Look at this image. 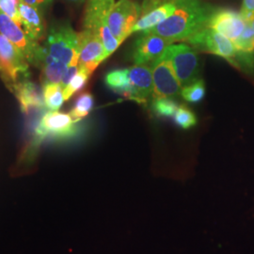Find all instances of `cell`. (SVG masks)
I'll use <instances>...</instances> for the list:
<instances>
[{"instance_id":"obj_31","label":"cell","mask_w":254,"mask_h":254,"mask_svg":"<svg viewBox=\"0 0 254 254\" xmlns=\"http://www.w3.org/2000/svg\"><path fill=\"white\" fill-rule=\"evenodd\" d=\"M247 24L250 26V27H252L253 29L254 30V15L252 17V18L250 19L248 22H247Z\"/></svg>"},{"instance_id":"obj_30","label":"cell","mask_w":254,"mask_h":254,"mask_svg":"<svg viewBox=\"0 0 254 254\" xmlns=\"http://www.w3.org/2000/svg\"><path fill=\"white\" fill-rule=\"evenodd\" d=\"M68 2H71L73 4H83V3H86L87 0H66Z\"/></svg>"},{"instance_id":"obj_16","label":"cell","mask_w":254,"mask_h":254,"mask_svg":"<svg viewBox=\"0 0 254 254\" xmlns=\"http://www.w3.org/2000/svg\"><path fill=\"white\" fill-rule=\"evenodd\" d=\"M11 91L15 94L21 105L22 111L27 113L31 109H42L45 106L44 92L39 87L27 79L19 82Z\"/></svg>"},{"instance_id":"obj_22","label":"cell","mask_w":254,"mask_h":254,"mask_svg":"<svg viewBox=\"0 0 254 254\" xmlns=\"http://www.w3.org/2000/svg\"><path fill=\"white\" fill-rule=\"evenodd\" d=\"M179 107L180 106L175 101L168 97L154 98L152 103L153 111L158 117H162V118L174 117Z\"/></svg>"},{"instance_id":"obj_24","label":"cell","mask_w":254,"mask_h":254,"mask_svg":"<svg viewBox=\"0 0 254 254\" xmlns=\"http://www.w3.org/2000/svg\"><path fill=\"white\" fill-rule=\"evenodd\" d=\"M91 73H88L86 70L79 69L78 72L72 78L70 83L64 89V101H68L75 92L81 90L89 80Z\"/></svg>"},{"instance_id":"obj_21","label":"cell","mask_w":254,"mask_h":254,"mask_svg":"<svg viewBox=\"0 0 254 254\" xmlns=\"http://www.w3.org/2000/svg\"><path fill=\"white\" fill-rule=\"evenodd\" d=\"M93 105H94L93 96L89 92H84L78 96L73 109L70 111L69 114L74 121L79 122L91 112V109L93 108Z\"/></svg>"},{"instance_id":"obj_18","label":"cell","mask_w":254,"mask_h":254,"mask_svg":"<svg viewBox=\"0 0 254 254\" xmlns=\"http://www.w3.org/2000/svg\"><path fill=\"white\" fill-rule=\"evenodd\" d=\"M106 84L112 91L126 96L128 99L134 100L135 93L129 77L128 68L109 72L106 75Z\"/></svg>"},{"instance_id":"obj_9","label":"cell","mask_w":254,"mask_h":254,"mask_svg":"<svg viewBox=\"0 0 254 254\" xmlns=\"http://www.w3.org/2000/svg\"><path fill=\"white\" fill-rule=\"evenodd\" d=\"M196 51L216 55L236 65L237 50L234 43L215 30L206 27L187 41Z\"/></svg>"},{"instance_id":"obj_14","label":"cell","mask_w":254,"mask_h":254,"mask_svg":"<svg viewBox=\"0 0 254 254\" xmlns=\"http://www.w3.org/2000/svg\"><path fill=\"white\" fill-rule=\"evenodd\" d=\"M128 73L135 93L134 101L145 103L154 90L151 67L148 64L134 65L128 68Z\"/></svg>"},{"instance_id":"obj_3","label":"cell","mask_w":254,"mask_h":254,"mask_svg":"<svg viewBox=\"0 0 254 254\" xmlns=\"http://www.w3.org/2000/svg\"><path fill=\"white\" fill-rule=\"evenodd\" d=\"M114 4L115 0H87L83 21L84 29L100 34L107 59L121 46L108 26L109 13Z\"/></svg>"},{"instance_id":"obj_2","label":"cell","mask_w":254,"mask_h":254,"mask_svg":"<svg viewBox=\"0 0 254 254\" xmlns=\"http://www.w3.org/2000/svg\"><path fill=\"white\" fill-rule=\"evenodd\" d=\"M68 113L59 111H48L41 119L35 130L34 136L27 148L28 158L34 156L41 143L46 138L66 139L76 135L78 126Z\"/></svg>"},{"instance_id":"obj_17","label":"cell","mask_w":254,"mask_h":254,"mask_svg":"<svg viewBox=\"0 0 254 254\" xmlns=\"http://www.w3.org/2000/svg\"><path fill=\"white\" fill-rule=\"evenodd\" d=\"M175 10L174 0L163 3L156 8L148 11L144 15L137 20L135 27L132 29V34L136 32H142L157 25L161 24L166 19L169 18Z\"/></svg>"},{"instance_id":"obj_13","label":"cell","mask_w":254,"mask_h":254,"mask_svg":"<svg viewBox=\"0 0 254 254\" xmlns=\"http://www.w3.org/2000/svg\"><path fill=\"white\" fill-rule=\"evenodd\" d=\"M247 22L240 12L234 9H217L209 21L208 27L231 40L233 43L243 33Z\"/></svg>"},{"instance_id":"obj_29","label":"cell","mask_w":254,"mask_h":254,"mask_svg":"<svg viewBox=\"0 0 254 254\" xmlns=\"http://www.w3.org/2000/svg\"><path fill=\"white\" fill-rule=\"evenodd\" d=\"M240 13L246 22L252 18L254 15V0H243Z\"/></svg>"},{"instance_id":"obj_25","label":"cell","mask_w":254,"mask_h":254,"mask_svg":"<svg viewBox=\"0 0 254 254\" xmlns=\"http://www.w3.org/2000/svg\"><path fill=\"white\" fill-rule=\"evenodd\" d=\"M174 122L183 129H190L197 125L196 115L185 106H180L174 115Z\"/></svg>"},{"instance_id":"obj_27","label":"cell","mask_w":254,"mask_h":254,"mask_svg":"<svg viewBox=\"0 0 254 254\" xmlns=\"http://www.w3.org/2000/svg\"><path fill=\"white\" fill-rule=\"evenodd\" d=\"M78 70H79L78 64H72V65L68 66V69L64 73L63 80L61 82V87L63 88V90L70 83L73 76L78 72Z\"/></svg>"},{"instance_id":"obj_20","label":"cell","mask_w":254,"mask_h":254,"mask_svg":"<svg viewBox=\"0 0 254 254\" xmlns=\"http://www.w3.org/2000/svg\"><path fill=\"white\" fill-rule=\"evenodd\" d=\"M45 106L49 111H59L64 104V90L60 84H51L43 88Z\"/></svg>"},{"instance_id":"obj_6","label":"cell","mask_w":254,"mask_h":254,"mask_svg":"<svg viewBox=\"0 0 254 254\" xmlns=\"http://www.w3.org/2000/svg\"><path fill=\"white\" fill-rule=\"evenodd\" d=\"M0 34L6 37L19 51L26 57L27 62L41 68L46 59V49L38 42L31 40L12 19L0 10Z\"/></svg>"},{"instance_id":"obj_15","label":"cell","mask_w":254,"mask_h":254,"mask_svg":"<svg viewBox=\"0 0 254 254\" xmlns=\"http://www.w3.org/2000/svg\"><path fill=\"white\" fill-rule=\"evenodd\" d=\"M19 12L22 20V26L25 33L31 40L40 42L45 36V23L43 18V13L32 6L20 0L19 2Z\"/></svg>"},{"instance_id":"obj_1","label":"cell","mask_w":254,"mask_h":254,"mask_svg":"<svg viewBox=\"0 0 254 254\" xmlns=\"http://www.w3.org/2000/svg\"><path fill=\"white\" fill-rule=\"evenodd\" d=\"M175 10L161 24L145 32L163 37L172 44L187 42L190 38L208 27L209 21L217 10L201 0H174Z\"/></svg>"},{"instance_id":"obj_7","label":"cell","mask_w":254,"mask_h":254,"mask_svg":"<svg viewBox=\"0 0 254 254\" xmlns=\"http://www.w3.org/2000/svg\"><path fill=\"white\" fill-rule=\"evenodd\" d=\"M29 63L9 40L0 34V76L7 87L12 88L29 75Z\"/></svg>"},{"instance_id":"obj_4","label":"cell","mask_w":254,"mask_h":254,"mask_svg":"<svg viewBox=\"0 0 254 254\" xmlns=\"http://www.w3.org/2000/svg\"><path fill=\"white\" fill-rule=\"evenodd\" d=\"M44 47L46 53L56 61L68 66L78 64L79 34L68 23L52 27Z\"/></svg>"},{"instance_id":"obj_26","label":"cell","mask_w":254,"mask_h":254,"mask_svg":"<svg viewBox=\"0 0 254 254\" xmlns=\"http://www.w3.org/2000/svg\"><path fill=\"white\" fill-rule=\"evenodd\" d=\"M20 0H0V10L22 27V20L19 12Z\"/></svg>"},{"instance_id":"obj_28","label":"cell","mask_w":254,"mask_h":254,"mask_svg":"<svg viewBox=\"0 0 254 254\" xmlns=\"http://www.w3.org/2000/svg\"><path fill=\"white\" fill-rule=\"evenodd\" d=\"M22 1L27 3V5L32 6L35 9H39L44 14L45 10L52 5L54 0H22Z\"/></svg>"},{"instance_id":"obj_10","label":"cell","mask_w":254,"mask_h":254,"mask_svg":"<svg viewBox=\"0 0 254 254\" xmlns=\"http://www.w3.org/2000/svg\"><path fill=\"white\" fill-rule=\"evenodd\" d=\"M150 67L153 74L154 98H173L181 94V84L174 73L172 65L162 55L152 62Z\"/></svg>"},{"instance_id":"obj_19","label":"cell","mask_w":254,"mask_h":254,"mask_svg":"<svg viewBox=\"0 0 254 254\" xmlns=\"http://www.w3.org/2000/svg\"><path fill=\"white\" fill-rule=\"evenodd\" d=\"M42 76L41 81L43 88L51 84H60L63 80L64 73L68 69V65L56 61L49 55H46L44 64L41 67Z\"/></svg>"},{"instance_id":"obj_11","label":"cell","mask_w":254,"mask_h":254,"mask_svg":"<svg viewBox=\"0 0 254 254\" xmlns=\"http://www.w3.org/2000/svg\"><path fill=\"white\" fill-rule=\"evenodd\" d=\"M79 34V60L78 68L92 73L104 62L106 52L99 33L89 29H83Z\"/></svg>"},{"instance_id":"obj_5","label":"cell","mask_w":254,"mask_h":254,"mask_svg":"<svg viewBox=\"0 0 254 254\" xmlns=\"http://www.w3.org/2000/svg\"><path fill=\"white\" fill-rule=\"evenodd\" d=\"M172 65L182 88L200 80V61L197 51L188 44H172L162 54Z\"/></svg>"},{"instance_id":"obj_23","label":"cell","mask_w":254,"mask_h":254,"mask_svg":"<svg viewBox=\"0 0 254 254\" xmlns=\"http://www.w3.org/2000/svg\"><path fill=\"white\" fill-rule=\"evenodd\" d=\"M182 97L190 103H200L205 96V85L203 80H198L182 88Z\"/></svg>"},{"instance_id":"obj_8","label":"cell","mask_w":254,"mask_h":254,"mask_svg":"<svg viewBox=\"0 0 254 254\" xmlns=\"http://www.w3.org/2000/svg\"><path fill=\"white\" fill-rule=\"evenodd\" d=\"M141 12L140 5L134 0H119L115 2L109 13L108 26L112 35L121 45L132 34V29L140 18Z\"/></svg>"},{"instance_id":"obj_12","label":"cell","mask_w":254,"mask_h":254,"mask_svg":"<svg viewBox=\"0 0 254 254\" xmlns=\"http://www.w3.org/2000/svg\"><path fill=\"white\" fill-rule=\"evenodd\" d=\"M172 43L156 34L142 31L135 41L132 50V60L135 65L151 64L163 54Z\"/></svg>"}]
</instances>
